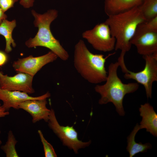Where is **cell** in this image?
Masks as SVG:
<instances>
[{"label":"cell","instance_id":"obj_4","mask_svg":"<svg viewBox=\"0 0 157 157\" xmlns=\"http://www.w3.org/2000/svg\"><path fill=\"white\" fill-rule=\"evenodd\" d=\"M31 13L34 18V25L38 28V30L34 37L30 38L26 42L25 45L29 48L45 47L49 49L61 60H67L69 57L68 52L59 41L54 37L50 29L51 24L58 15V10L50 9L40 14L32 10Z\"/></svg>","mask_w":157,"mask_h":157},{"label":"cell","instance_id":"obj_12","mask_svg":"<svg viewBox=\"0 0 157 157\" xmlns=\"http://www.w3.org/2000/svg\"><path fill=\"white\" fill-rule=\"evenodd\" d=\"M46 99L25 101L19 104V109H22L29 113L32 116L33 123L42 119L48 122L51 110L46 107Z\"/></svg>","mask_w":157,"mask_h":157},{"label":"cell","instance_id":"obj_7","mask_svg":"<svg viewBox=\"0 0 157 157\" xmlns=\"http://www.w3.org/2000/svg\"><path fill=\"white\" fill-rule=\"evenodd\" d=\"M48 122L50 128L62 141L63 144L73 150L75 154L78 153L79 149L88 146L91 143L90 140L85 142L79 140L77 133L73 126L60 125L52 109Z\"/></svg>","mask_w":157,"mask_h":157},{"label":"cell","instance_id":"obj_8","mask_svg":"<svg viewBox=\"0 0 157 157\" xmlns=\"http://www.w3.org/2000/svg\"><path fill=\"white\" fill-rule=\"evenodd\" d=\"M58 58L51 51L46 54L38 57L30 55L19 58L14 61L13 67L17 73H24L33 77L44 66L53 62Z\"/></svg>","mask_w":157,"mask_h":157},{"label":"cell","instance_id":"obj_21","mask_svg":"<svg viewBox=\"0 0 157 157\" xmlns=\"http://www.w3.org/2000/svg\"><path fill=\"white\" fill-rule=\"evenodd\" d=\"M35 0H20L19 4L24 8H30L33 6Z\"/></svg>","mask_w":157,"mask_h":157},{"label":"cell","instance_id":"obj_24","mask_svg":"<svg viewBox=\"0 0 157 157\" xmlns=\"http://www.w3.org/2000/svg\"><path fill=\"white\" fill-rule=\"evenodd\" d=\"M7 18V16L0 7V24L3 19H6Z\"/></svg>","mask_w":157,"mask_h":157},{"label":"cell","instance_id":"obj_14","mask_svg":"<svg viewBox=\"0 0 157 157\" xmlns=\"http://www.w3.org/2000/svg\"><path fill=\"white\" fill-rule=\"evenodd\" d=\"M143 0H104V11L108 16L139 6Z\"/></svg>","mask_w":157,"mask_h":157},{"label":"cell","instance_id":"obj_15","mask_svg":"<svg viewBox=\"0 0 157 157\" xmlns=\"http://www.w3.org/2000/svg\"><path fill=\"white\" fill-rule=\"evenodd\" d=\"M140 130L139 125L137 123L127 137V145L126 149L129 153L130 157H133L139 153L147 152L148 149L152 148V145L149 143L143 144L141 142L137 143L135 141V136Z\"/></svg>","mask_w":157,"mask_h":157},{"label":"cell","instance_id":"obj_3","mask_svg":"<svg viewBox=\"0 0 157 157\" xmlns=\"http://www.w3.org/2000/svg\"><path fill=\"white\" fill-rule=\"evenodd\" d=\"M102 54L91 52L83 40H80L74 47V63L81 76L89 83L98 84L105 82L108 75L105 66L106 59Z\"/></svg>","mask_w":157,"mask_h":157},{"label":"cell","instance_id":"obj_6","mask_svg":"<svg viewBox=\"0 0 157 157\" xmlns=\"http://www.w3.org/2000/svg\"><path fill=\"white\" fill-rule=\"evenodd\" d=\"M82 36L97 50L108 52L115 49V39L112 35L109 26L105 22L85 31Z\"/></svg>","mask_w":157,"mask_h":157},{"label":"cell","instance_id":"obj_16","mask_svg":"<svg viewBox=\"0 0 157 157\" xmlns=\"http://www.w3.org/2000/svg\"><path fill=\"white\" fill-rule=\"evenodd\" d=\"M16 26L15 19L9 21L6 19H3L0 24V35H3L6 40L5 51L9 53L12 50L11 46H16V44L12 37V34Z\"/></svg>","mask_w":157,"mask_h":157},{"label":"cell","instance_id":"obj_18","mask_svg":"<svg viewBox=\"0 0 157 157\" xmlns=\"http://www.w3.org/2000/svg\"><path fill=\"white\" fill-rule=\"evenodd\" d=\"M17 142L12 131H9L6 144L1 147V149L5 153L6 157H19L15 149V145Z\"/></svg>","mask_w":157,"mask_h":157},{"label":"cell","instance_id":"obj_1","mask_svg":"<svg viewBox=\"0 0 157 157\" xmlns=\"http://www.w3.org/2000/svg\"><path fill=\"white\" fill-rule=\"evenodd\" d=\"M108 16L105 22L115 39V50L125 54L131 48V41L138 26L146 20L139 6Z\"/></svg>","mask_w":157,"mask_h":157},{"label":"cell","instance_id":"obj_19","mask_svg":"<svg viewBox=\"0 0 157 157\" xmlns=\"http://www.w3.org/2000/svg\"><path fill=\"white\" fill-rule=\"evenodd\" d=\"M38 133L43 145L44 155L45 157H56L57 155L52 145L45 139L40 130H38Z\"/></svg>","mask_w":157,"mask_h":157},{"label":"cell","instance_id":"obj_17","mask_svg":"<svg viewBox=\"0 0 157 157\" xmlns=\"http://www.w3.org/2000/svg\"><path fill=\"white\" fill-rule=\"evenodd\" d=\"M139 8L146 21L157 16V0H143Z\"/></svg>","mask_w":157,"mask_h":157},{"label":"cell","instance_id":"obj_10","mask_svg":"<svg viewBox=\"0 0 157 157\" xmlns=\"http://www.w3.org/2000/svg\"><path fill=\"white\" fill-rule=\"evenodd\" d=\"M131 43L142 56L157 53V31L143 30L137 28Z\"/></svg>","mask_w":157,"mask_h":157},{"label":"cell","instance_id":"obj_9","mask_svg":"<svg viewBox=\"0 0 157 157\" xmlns=\"http://www.w3.org/2000/svg\"><path fill=\"white\" fill-rule=\"evenodd\" d=\"M33 77L24 73H18L13 76L0 72V89L9 91H19L31 94L35 92L32 87Z\"/></svg>","mask_w":157,"mask_h":157},{"label":"cell","instance_id":"obj_11","mask_svg":"<svg viewBox=\"0 0 157 157\" xmlns=\"http://www.w3.org/2000/svg\"><path fill=\"white\" fill-rule=\"evenodd\" d=\"M50 96V93L47 92L42 95L33 97L24 92L17 91H9L0 89V100L3 102L2 106L6 111H8L11 108L19 109V104L25 101L47 99Z\"/></svg>","mask_w":157,"mask_h":157},{"label":"cell","instance_id":"obj_25","mask_svg":"<svg viewBox=\"0 0 157 157\" xmlns=\"http://www.w3.org/2000/svg\"></svg>","mask_w":157,"mask_h":157},{"label":"cell","instance_id":"obj_2","mask_svg":"<svg viewBox=\"0 0 157 157\" xmlns=\"http://www.w3.org/2000/svg\"><path fill=\"white\" fill-rule=\"evenodd\" d=\"M119 67L118 61L110 63L108 67L105 83L103 85H97L94 89L101 95L99 101V104L112 103L118 114L123 116L125 114L123 104L124 96L136 91L139 86L137 83H123L117 75Z\"/></svg>","mask_w":157,"mask_h":157},{"label":"cell","instance_id":"obj_20","mask_svg":"<svg viewBox=\"0 0 157 157\" xmlns=\"http://www.w3.org/2000/svg\"><path fill=\"white\" fill-rule=\"evenodd\" d=\"M19 0H0V7L5 12L13 7L15 3Z\"/></svg>","mask_w":157,"mask_h":157},{"label":"cell","instance_id":"obj_13","mask_svg":"<svg viewBox=\"0 0 157 157\" xmlns=\"http://www.w3.org/2000/svg\"><path fill=\"white\" fill-rule=\"evenodd\" d=\"M142 120L139 125L140 129H145L154 136H157V114L149 103H145L139 108Z\"/></svg>","mask_w":157,"mask_h":157},{"label":"cell","instance_id":"obj_5","mask_svg":"<svg viewBox=\"0 0 157 157\" xmlns=\"http://www.w3.org/2000/svg\"><path fill=\"white\" fill-rule=\"evenodd\" d=\"M145 65L141 71H131L126 66L122 69L124 73V76L126 79H133L144 87L147 98H151L153 83L157 81V53L143 56Z\"/></svg>","mask_w":157,"mask_h":157},{"label":"cell","instance_id":"obj_22","mask_svg":"<svg viewBox=\"0 0 157 157\" xmlns=\"http://www.w3.org/2000/svg\"><path fill=\"white\" fill-rule=\"evenodd\" d=\"M8 60V56L4 52L0 51V66L5 64Z\"/></svg>","mask_w":157,"mask_h":157},{"label":"cell","instance_id":"obj_23","mask_svg":"<svg viewBox=\"0 0 157 157\" xmlns=\"http://www.w3.org/2000/svg\"><path fill=\"white\" fill-rule=\"evenodd\" d=\"M8 111H6L0 103V118L5 117L9 115Z\"/></svg>","mask_w":157,"mask_h":157}]
</instances>
